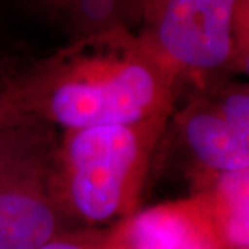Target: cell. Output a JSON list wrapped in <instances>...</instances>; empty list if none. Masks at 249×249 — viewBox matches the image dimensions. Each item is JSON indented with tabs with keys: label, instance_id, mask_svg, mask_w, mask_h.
I'll use <instances>...</instances> for the list:
<instances>
[{
	"label": "cell",
	"instance_id": "obj_1",
	"mask_svg": "<svg viewBox=\"0 0 249 249\" xmlns=\"http://www.w3.org/2000/svg\"><path fill=\"white\" fill-rule=\"evenodd\" d=\"M181 88L139 34L118 28L19 63L8 104L63 131L167 117Z\"/></svg>",
	"mask_w": 249,
	"mask_h": 249
},
{
	"label": "cell",
	"instance_id": "obj_2",
	"mask_svg": "<svg viewBox=\"0 0 249 249\" xmlns=\"http://www.w3.org/2000/svg\"><path fill=\"white\" fill-rule=\"evenodd\" d=\"M168 117L58 131L52 193L70 231H104L142 207Z\"/></svg>",
	"mask_w": 249,
	"mask_h": 249
},
{
	"label": "cell",
	"instance_id": "obj_3",
	"mask_svg": "<svg viewBox=\"0 0 249 249\" xmlns=\"http://www.w3.org/2000/svg\"><path fill=\"white\" fill-rule=\"evenodd\" d=\"M138 34L181 86L248 73L249 0H146Z\"/></svg>",
	"mask_w": 249,
	"mask_h": 249
},
{
	"label": "cell",
	"instance_id": "obj_4",
	"mask_svg": "<svg viewBox=\"0 0 249 249\" xmlns=\"http://www.w3.org/2000/svg\"><path fill=\"white\" fill-rule=\"evenodd\" d=\"M177 159L191 188L222 173L249 170V88L235 76L180 89L152 172Z\"/></svg>",
	"mask_w": 249,
	"mask_h": 249
},
{
	"label": "cell",
	"instance_id": "obj_5",
	"mask_svg": "<svg viewBox=\"0 0 249 249\" xmlns=\"http://www.w3.org/2000/svg\"><path fill=\"white\" fill-rule=\"evenodd\" d=\"M58 129L39 118L0 113V249H37L73 233L52 193Z\"/></svg>",
	"mask_w": 249,
	"mask_h": 249
},
{
	"label": "cell",
	"instance_id": "obj_6",
	"mask_svg": "<svg viewBox=\"0 0 249 249\" xmlns=\"http://www.w3.org/2000/svg\"><path fill=\"white\" fill-rule=\"evenodd\" d=\"M101 235L107 249H223L197 193L141 207Z\"/></svg>",
	"mask_w": 249,
	"mask_h": 249
},
{
	"label": "cell",
	"instance_id": "obj_7",
	"mask_svg": "<svg viewBox=\"0 0 249 249\" xmlns=\"http://www.w3.org/2000/svg\"><path fill=\"white\" fill-rule=\"evenodd\" d=\"M223 249H249V170L222 173L196 183Z\"/></svg>",
	"mask_w": 249,
	"mask_h": 249
},
{
	"label": "cell",
	"instance_id": "obj_8",
	"mask_svg": "<svg viewBox=\"0 0 249 249\" xmlns=\"http://www.w3.org/2000/svg\"><path fill=\"white\" fill-rule=\"evenodd\" d=\"M146 0H60L58 8L67 18L73 39L108 29L139 33Z\"/></svg>",
	"mask_w": 249,
	"mask_h": 249
},
{
	"label": "cell",
	"instance_id": "obj_9",
	"mask_svg": "<svg viewBox=\"0 0 249 249\" xmlns=\"http://www.w3.org/2000/svg\"><path fill=\"white\" fill-rule=\"evenodd\" d=\"M37 249H107L101 231H73L55 238Z\"/></svg>",
	"mask_w": 249,
	"mask_h": 249
},
{
	"label": "cell",
	"instance_id": "obj_10",
	"mask_svg": "<svg viewBox=\"0 0 249 249\" xmlns=\"http://www.w3.org/2000/svg\"><path fill=\"white\" fill-rule=\"evenodd\" d=\"M19 62L8 55H0V113L13 110L8 104V89Z\"/></svg>",
	"mask_w": 249,
	"mask_h": 249
},
{
	"label": "cell",
	"instance_id": "obj_11",
	"mask_svg": "<svg viewBox=\"0 0 249 249\" xmlns=\"http://www.w3.org/2000/svg\"><path fill=\"white\" fill-rule=\"evenodd\" d=\"M46 3H49V5H52V7H55V5L60 2V0H44Z\"/></svg>",
	"mask_w": 249,
	"mask_h": 249
}]
</instances>
